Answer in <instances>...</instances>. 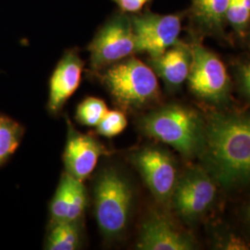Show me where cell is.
<instances>
[{"label":"cell","mask_w":250,"mask_h":250,"mask_svg":"<svg viewBox=\"0 0 250 250\" xmlns=\"http://www.w3.org/2000/svg\"><path fill=\"white\" fill-rule=\"evenodd\" d=\"M226 21L238 34L244 33L250 21V0H229Z\"/></svg>","instance_id":"d6986e66"},{"label":"cell","mask_w":250,"mask_h":250,"mask_svg":"<svg viewBox=\"0 0 250 250\" xmlns=\"http://www.w3.org/2000/svg\"><path fill=\"white\" fill-rule=\"evenodd\" d=\"M200 156L216 184L227 189L250 186V114L212 113Z\"/></svg>","instance_id":"6da1fadb"},{"label":"cell","mask_w":250,"mask_h":250,"mask_svg":"<svg viewBox=\"0 0 250 250\" xmlns=\"http://www.w3.org/2000/svg\"><path fill=\"white\" fill-rule=\"evenodd\" d=\"M106 103L98 98L84 99L77 107L76 118L82 125L97 126L107 113Z\"/></svg>","instance_id":"ac0fdd59"},{"label":"cell","mask_w":250,"mask_h":250,"mask_svg":"<svg viewBox=\"0 0 250 250\" xmlns=\"http://www.w3.org/2000/svg\"><path fill=\"white\" fill-rule=\"evenodd\" d=\"M76 222L55 224L48 235L46 249L49 250H77L80 245V232Z\"/></svg>","instance_id":"9a60e30c"},{"label":"cell","mask_w":250,"mask_h":250,"mask_svg":"<svg viewBox=\"0 0 250 250\" xmlns=\"http://www.w3.org/2000/svg\"><path fill=\"white\" fill-rule=\"evenodd\" d=\"M71 190V175L65 172L56 191L50 205L51 219L54 224L66 222Z\"/></svg>","instance_id":"e0dca14e"},{"label":"cell","mask_w":250,"mask_h":250,"mask_svg":"<svg viewBox=\"0 0 250 250\" xmlns=\"http://www.w3.org/2000/svg\"><path fill=\"white\" fill-rule=\"evenodd\" d=\"M85 204L86 193L84 186L83 185V181L71 176L70 199L66 222H77L83 213Z\"/></svg>","instance_id":"ffe728a7"},{"label":"cell","mask_w":250,"mask_h":250,"mask_svg":"<svg viewBox=\"0 0 250 250\" xmlns=\"http://www.w3.org/2000/svg\"><path fill=\"white\" fill-rule=\"evenodd\" d=\"M105 151L99 141L89 135L77 133L70 127L63 156L67 173L83 181L95 170L99 157Z\"/></svg>","instance_id":"8fae6325"},{"label":"cell","mask_w":250,"mask_h":250,"mask_svg":"<svg viewBox=\"0 0 250 250\" xmlns=\"http://www.w3.org/2000/svg\"><path fill=\"white\" fill-rule=\"evenodd\" d=\"M133 162L155 198L163 204L170 202L178 179L170 154L159 147H145L134 154Z\"/></svg>","instance_id":"9c48e42d"},{"label":"cell","mask_w":250,"mask_h":250,"mask_svg":"<svg viewBox=\"0 0 250 250\" xmlns=\"http://www.w3.org/2000/svg\"><path fill=\"white\" fill-rule=\"evenodd\" d=\"M127 126V119L122 111L107 110L97 125V132L105 137H113L123 133Z\"/></svg>","instance_id":"44dd1931"},{"label":"cell","mask_w":250,"mask_h":250,"mask_svg":"<svg viewBox=\"0 0 250 250\" xmlns=\"http://www.w3.org/2000/svg\"><path fill=\"white\" fill-rule=\"evenodd\" d=\"M83 62L79 55L69 51L63 56L54 70L49 83L48 108L57 112L80 84Z\"/></svg>","instance_id":"7c38bea8"},{"label":"cell","mask_w":250,"mask_h":250,"mask_svg":"<svg viewBox=\"0 0 250 250\" xmlns=\"http://www.w3.org/2000/svg\"><path fill=\"white\" fill-rule=\"evenodd\" d=\"M92 70L119 62L136 52L131 17L119 13L100 28L88 45Z\"/></svg>","instance_id":"8992f818"},{"label":"cell","mask_w":250,"mask_h":250,"mask_svg":"<svg viewBox=\"0 0 250 250\" xmlns=\"http://www.w3.org/2000/svg\"><path fill=\"white\" fill-rule=\"evenodd\" d=\"M136 52H146L156 58L178 43L182 16L160 15L146 12L131 17Z\"/></svg>","instance_id":"ba28073f"},{"label":"cell","mask_w":250,"mask_h":250,"mask_svg":"<svg viewBox=\"0 0 250 250\" xmlns=\"http://www.w3.org/2000/svg\"><path fill=\"white\" fill-rule=\"evenodd\" d=\"M144 134L167 144L187 159L200 155L205 123L196 110L180 105H167L153 110L139 122Z\"/></svg>","instance_id":"7a4b0ae2"},{"label":"cell","mask_w":250,"mask_h":250,"mask_svg":"<svg viewBox=\"0 0 250 250\" xmlns=\"http://www.w3.org/2000/svg\"><path fill=\"white\" fill-rule=\"evenodd\" d=\"M191 55L188 80L192 93L209 104L222 105L227 102L231 83L224 62L198 43L192 45Z\"/></svg>","instance_id":"5b68a950"},{"label":"cell","mask_w":250,"mask_h":250,"mask_svg":"<svg viewBox=\"0 0 250 250\" xmlns=\"http://www.w3.org/2000/svg\"><path fill=\"white\" fill-rule=\"evenodd\" d=\"M194 247L189 234L159 214H152L144 222L137 242V249L141 250H191Z\"/></svg>","instance_id":"30bf717a"},{"label":"cell","mask_w":250,"mask_h":250,"mask_svg":"<svg viewBox=\"0 0 250 250\" xmlns=\"http://www.w3.org/2000/svg\"><path fill=\"white\" fill-rule=\"evenodd\" d=\"M217 193L216 182L201 168L188 170L179 179L170 202L177 214L187 222H195L212 205Z\"/></svg>","instance_id":"52a82bcc"},{"label":"cell","mask_w":250,"mask_h":250,"mask_svg":"<svg viewBox=\"0 0 250 250\" xmlns=\"http://www.w3.org/2000/svg\"><path fill=\"white\" fill-rule=\"evenodd\" d=\"M247 219H248V221H249V223L250 224V207L248 208V210H247Z\"/></svg>","instance_id":"d4e9b609"},{"label":"cell","mask_w":250,"mask_h":250,"mask_svg":"<svg viewBox=\"0 0 250 250\" xmlns=\"http://www.w3.org/2000/svg\"><path fill=\"white\" fill-rule=\"evenodd\" d=\"M132 201L133 193L126 179L115 170H104L95 188V205L100 231L107 238L125 232Z\"/></svg>","instance_id":"277c9868"},{"label":"cell","mask_w":250,"mask_h":250,"mask_svg":"<svg viewBox=\"0 0 250 250\" xmlns=\"http://www.w3.org/2000/svg\"><path fill=\"white\" fill-rule=\"evenodd\" d=\"M150 0H113L125 13H135L140 11Z\"/></svg>","instance_id":"7402d4cb"},{"label":"cell","mask_w":250,"mask_h":250,"mask_svg":"<svg viewBox=\"0 0 250 250\" xmlns=\"http://www.w3.org/2000/svg\"><path fill=\"white\" fill-rule=\"evenodd\" d=\"M191 48L178 42L164 53L150 59L153 71L170 88H177L188 78L191 67Z\"/></svg>","instance_id":"4fadbf2b"},{"label":"cell","mask_w":250,"mask_h":250,"mask_svg":"<svg viewBox=\"0 0 250 250\" xmlns=\"http://www.w3.org/2000/svg\"><path fill=\"white\" fill-rule=\"evenodd\" d=\"M225 250H247L248 248L246 243L242 240L241 238L237 237H231L224 244Z\"/></svg>","instance_id":"cb8c5ba5"},{"label":"cell","mask_w":250,"mask_h":250,"mask_svg":"<svg viewBox=\"0 0 250 250\" xmlns=\"http://www.w3.org/2000/svg\"><path fill=\"white\" fill-rule=\"evenodd\" d=\"M229 0H192L194 21L206 32L220 33L226 21Z\"/></svg>","instance_id":"5bb4252c"},{"label":"cell","mask_w":250,"mask_h":250,"mask_svg":"<svg viewBox=\"0 0 250 250\" xmlns=\"http://www.w3.org/2000/svg\"><path fill=\"white\" fill-rule=\"evenodd\" d=\"M238 78L243 93L250 99V62L243 64L239 68Z\"/></svg>","instance_id":"603a6c76"},{"label":"cell","mask_w":250,"mask_h":250,"mask_svg":"<svg viewBox=\"0 0 250 250\" xmlns=\"http://www.w3.org/2000/svg\"><path fill=\"white\" fill-rule=\"evenodd\" d=\"M22 133V127L17 122L0 116V165L17 149Z\"/></svg>","instance_id":"2e32d148"},{"label":"cell","mask_w":250,"mask_h":250,"mask_svg":"<svg viewBox=\"0 0 250 250\" xmlns=\"http://www.w3.org/2000/svg\"><path fill=\"white\" fill-rule=\"evenodd\" d=\"M102 83L117 104L125 108L145 107L160 96L156 73L134 58L110 65L102 74Z\"/></svg>","instance_id":"3957f363"}]
</instances>
